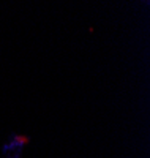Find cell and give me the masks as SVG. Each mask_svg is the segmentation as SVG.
<instances>
[{"instance_id":"2","label":"cell","mask_w":150,"mask_h":158,"mask_svg":"<svg viewBox=\"0 0 150 158\" xmlns=\"http://www.w3.org/2000/svg\"><path fill=\"white\" fill-rule=\"evenodd\" d=\"M138 2H141V3H144V5H145V6H147V5H148V0H138Z\"/></svg>"},{"instance_id":"1","label":"cell","mask_w":150,"mask_h":158,"mask_svg":"<svg viewBox=\"0 0 150 158\" xmlns=\"http://www.w3.org/2000/svg\"><path fill=\"white\" fill-rule=\"evenodd\" d=\"M30 144V136L22 133H10L2 147H0V156L2 158H22L24 149Z\"/></svg>"}]
</instances>
